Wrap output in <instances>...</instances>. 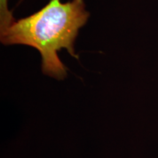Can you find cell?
Listing matches in <instances>:
<instances>
[{
    "label": "cell",
    "instance_id": "1",
    "mask_svg": "<svg viewBox=\"0 0 158 158\" xmlns=\"http://www.w3.org/2000/svg\"><path fill=\"white\" fill-rule=\"evenodd\" d=\"M89 17L84 0L65 3L51 0L34 14L15 21L0 33V40L5 45H25L36 48L42 56L43 73L62 80L67 76V68L57 53L64 48L78 59L74 43Z\"/></svg>",
    "mask_w": 158,
    "mask_h": 158
},
{
    "label": "cell",
    "instance_id": "2",
    "mask_svg": "<svg viewBox=\"0 0 158 158\" xmlns=\"http://www.w3.org/2000/svg\"><path fill=\"white\" fill-rule=\"evenodd\" d=\"M15 21L7 7V0H0V33L5 31Z\"/></svg>",
    "mask_w": 158,
    "mask_h": 158
}]
</instances>
